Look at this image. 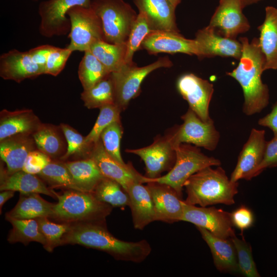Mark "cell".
Masks as SVG:
<instances>
[{
	"mask_svg": "<svg viewBox=\"0 0 277 277\" xmlns=\"http://www.w3.org/2000/svg\"><path fill=\"white\" fill-rule=\"evenodd\" d=\"M78 244L104 251L117 260L139 263L152 249L146 240L127 242L118 239L107 230L105 223L83 222L71 225L62 239V245Z\"/></svg>",
	"mask_w": 277,
	"mask_h": 277,
	"instance_id": "cell-1",
	"label": "cell"
},
{
	"mask_svg": "<svg viewBox=\"0 0 277 277\" xmlns=\"http://www.w3.org/2000/svg\"><path fill=\"white\" fill-rule=\"evenodd\" d=\"M242 53L238 66L226 74L234 78L241 85L244 94L243 111L247 115L260 112L268 104L269 94L267 85L262 82L265 57L259 43L253 38L240 37Z\"/></svg>",
	"mask_w": 277,
	"mask_h": 277,
	"instance_id": "cell-2",
	"label": "cell"
},
{
	"mask_svg": "<svg viewBox=\"0 0 277 277\" xmlns=\"http://www.w3.org/2000/svg\"><path fill=\"white\" fill-rule=\"evenodd\" d=\"M207 167L192 175L185 183L187 204L207 207L217 204L231 205L238 193V182H232L219 166Z\"/></svg>",
	"mask_w": 277,
	"mask_h": 277,
	"instance_id": "cell-3",
	"label": "cell"
},
{
	"mask_svg": "<svg viewBox=\"0 0 277 277\" xmlns=\"http://www.w3.org/2000/svg\"><path fill=\"white\" fill-rule=\"evenodd\" d=\"M51 219L72 225L83 222L105 223L112 206L98 200L92 192L68 189L57 196Z\"/></svg>",
	"mask_w": 277,
	"mask_h": 277,
	"instance_id": "cell-4",
	"label": "cell"
},
{
	"mask_svg": "<svg viewBox=\"0 0 277 277\" xmlns=\"http://www.w3.org/2000/svg\"><path fill=\"white\" fill-rule=\"evenodd\" d=\"M90 7L102 21L104 41L126 43L137 16L130 5L123 0H92Z\"/></svg>",
	"mask_w": 277,
	"mask_h": 277,
	"instance_id": "cell-5",
	"label": "cell"
},
{
	"mask_svg": "<svg viewBox=\"0 0 277 277\" xmlns=\"http://www.w3.org/2000/svg\"><path fill=\"white\" fill-rule=\"evenodd\" d=\"M175 152V162L171 169L153 180L171 186L181 195L185 183L192 175L207 167L221 165L217 159L204 154L197 147L189 144L177 146Z\"/></svg>",
	"mask_w": 277,
	"mask_h": 277,
	"instance_id": "cell-6",
	"label": "cell"
},
{
	"mask_svg": "<svg viewBox=\"0 0 277 277\" xmlns=\"http://www.w3.org/2000/svg\"><path fill=\"white\" fill-rule=\"evenodd\" d=\"M172 63L168 57H160L155 62L143 67L125 64L119 71L112 72L115 91V103L122 111L130 101L136 96L145 78L153 71L160 68H168Z\"/></svg>",
	"mask_w": 277,
	"mask_h": 277,
	"instance_id": "cell-7",
	"label": "cell"
},
{
	"mask_svg": "<svg viewBox=\"0 0 277 277\" xmlns=\"http://www.w3.org/2000/svg\"><path fill=\"white\" fill-rule=\"evenodd\" d=\"M67 15L71 24L68 36L70 42L67 47L72 52H85L96 42L104 41L102 21L91 7L76 6L70 9Z\"/></svg>",
	"mask_w": 277,
	"mask_h": 277,
	"instance_id": "cell-8",
	"label": "cell"
},
{
	"mask_svg": "<svg viewBox=\"0 0 277 277\" xmlns=\"http://www.w3.org/2000/svg\"><path fill=\"white\" fill-rule=\"evenodd\" d=\"M181 118L183 123L169 133L175 147L181 144H192L210 151L216 148L220 134L212 120L202 121L189 108Z\"/></svg>",
	"mask_w": 277,
	"mask_h": 277,
	"instance_id": "cell-9",
	"label": "cell"
},
{
	"mask_svg": "<svg viewBox=\"0 0 277 277\" xmlns=\"http://www.w3.org/2000/svg\"><path fill=\"white\" fill-rule=\"evenodd\" d=\"M92 0H47L41 2L38 12L41 17L39 32L43 36L66 35L70 32L71 24L66 17L67 12L72 7L81 6L91 7Z\"/></svg>",
	"mask_w": 277,
	"mask_h": 277,
	"instance_id": "cell-10",
	"label": "cell"
},
{
	"mask_svg": "<svg viewBox=\"0 0 277 277\" xmlns=\"http://www.w3.org/2000/svg\"><path fill=\"white\" fill-rule=\"evenodd\" d=\"M125 151L141 157L145 165V176L151 180L169 171L175 162V147L169 133L164 136H158L149 146Z\"/></svg>",
	"mask_w": 277,
	"mask_h": 277,
	"instance_id": "cell-11",
	"label": "cell"
},
{
	"mask_svg": "<svg viewBox=\"0 0 277 277\" xmlns=\"http://www.w3.org/2000/svg\"><path fill=\"white\" fill-rule=\"evenodd\" d=\"M182 221L203 227L221 238L231 239L235 235L231 213L214 207H197L185 203Z\"/></svg>",
	"mask_w": 277,
	"mask_h": 277,
	"instance_id": "cell-12",
	"label": "cell"
},
{
	"mask_svg": "<svg viewBox=\"0 0 277 277\" xmlns=\"http://www.w3.org/2000/svg\"><path fill=\"white\" fill-rule=\"evenodd\" d=\"M178 91L188 103L189 108L203 121L212 119L209 108L214 92L213 85L193 73H186L179 77L176 82Z\"/></svg>",
	"mask_w": 277,
	"mask_h": 277,
	"instance_id": "cell-13",
	"label": "cell"
},
{
	"mask_svg": "<svg viewBox=\"0 0 277 277\" xmlns=\"http://www.w3.org/2000/svg\"><path fill=\"white\" fill-rule=\"evenodd\" d=\"M89 157L94 161L104 176L117 182L126 191L133 183L146 184L153 180L140 174L130 163L123 165L111 157L100 139L93 146Z\"/></svg>",
	"mask_w": 277,
	"mask_h": 277,
	"instance_id": "cell-14",
	"label": "cell"
},
{
	"mask_svg": "<svg viewBox=\"0 0 277 277\" xmlns=\"http://www.w3.org/2000/svg\"><path fill=\"white\" fill-rule=\"evenodd\" d=\"M266 142L264 130L255 128L251 130L231 174L230 179L232 182H238L241 179L250 180L256 176L264 157Z\"/></svg>",
	"mask_w": 277,
	"mask_h": 277,
	"instance_id": "cell-15",
	"label": "cell"
},
{
	"mask_svg": "<svg viewBox=\"0 0 277 277\" xmlns=\"http://www.w3.org/2000/svg\"><path fill=\"white\" fill-rule=\"evenodd\" d=\"M241 0H222L211 18L209 26L226 37L235 38L248 31L250 25L242 12Z\"/></svg>",
	"mask_w": 277,
	"mask_h": 277,
	"instance_id": "cell-16",
	"label": "cell"
},
{
	"mask_svg": "<svg viewBox=\"0 0 277 277\" xmlns=\"http://www.w3.org/2000/svg\"><path fill=\"white\" fill-rule=\"evenodd\" d=\"M141 49L146 50L150 54L182 53L195 55L199 58L201 56L196 41L186 38L177 32L152 31L143 41Z\"/></svg>",
	"mask_w": 277,
	"mask_h": 277,
	"instance_id": "cell-17",
	"label": "cell"
},
{
	"mask_svg": "<svg viewBox=\"0 0 277 277\" xmlns=\"http://www.w3.org/2000/svg\"><path fill=\"white\" fill-rule=\"evenodd\" d=\"M154 203L157 221L168 223L182 221L184 201L171 186L153 180L146 183Z\"/></svg>",
	"mask_w": 277,
	"mask_h": 277,
	"instance_id": "cell-18",
	"label": "cell"
},
{
	"mask_svg": "<svg viewBox=\"0 0 277 277\" xmlns=\"http://www.w3.org/2000/svg\"><path fill=\"white\" fill-rule=\"evenodd\" d=\"M199 46L200 58L215 56L230 57L239 60L242 53V45L235 38L220 35L209 26L199 30L194 38Z\"/></svg>",
	"mask_w": 277,
	"mask_h": 277,
	"instance_id": "cell-19",
	"label": "cell"
},
{
	"mask_svg": "<svg viewBox=\"0 0 277 277\" xmlns=\"http://www.w3.org/2000/svg\"><path fill=\"white\" fill-rule=\"evenodd\" d=\"M45 71L44 67L33 62L28 51L13 49L1 55L0 76L4 80L20 83L45 74Z\"/></svg>",
	"mask_w": 277,
	"mask_h": 277,
	"instance_id": "cell-20",
	"label": "cell"
},
{
	"mask_svg": "<svg viewBox=\"0 0 277 277\" xmlns=\"http://www.w3.org/2000/svg\"><path fill=\"white\" fill-rule=\"evenodd\" d=\"M36 149L32 134H16L0 141L1 159L9 174L22 170L28 154Z\"/></svg>",
	"mask_w": 277,
	"mask_h": 277,
	"instance_id": "cell-21",
	"label": "cell"
},
{
	"mask_svg": "<svg viewBox=\"0 0 277 277\" xmlns=\"http://www.w3.org/2000/svg\"><path fill=\"white\" fill-rule=\"evenodd\" d=\"M126 192L135 229L142 230L150 223L157 221L153 200L147 185L134 183L129 186Z\"/></svg>",
	"mask_w": 277,
	"mask_h": 277,
	"instance_id": "cell-22",
	"label": "cell"
},
{
	"mask_svg": "<svg viewBox=\"0 0 277 277\" xmlns=\"http://www.w3.org/2000/svg\"><path fill=\"white\" fill-rule=\"evenodd\" d=\"M196 227L210 249L216 269L222 272H239L236 252L231 239L217 237L203 227Z\"/></svg>",
	"mask_w": 277,
	"mask_h": 277,
	"instance_id": "cell-23",
	"label": "cell"
},
{
	"mask_svg": "<svg viewBox=\"0 0 277 277\" xmlns=\"http://www.w3.org/2000/svg\"><path fill=\"white\" fill-rule=\"evenodd\" d=\"M42 123L32 109H3L0 112V141L16 134L32 135Z\"/></svg>",
	"mask_w": 277,
	"mask_h": 277,
	"instance_id": "cell-24",
	"label": "cell"
},
{
	"mask_svg": "<svg viewBox=\"0 0 277 277\" xmlns=\"http://www.w3.org/2000/svg\"><path fill=\"white\" fill-rule=\"evenodd\" d=\"M0 190H13L22 193H42L53 197L58 194L47 187L44 182L36 174L20 170L9 174L1 164Z\"/></svg>",
	"mask_w": 277,
	"mask_h": 277,
	"instance_id": "cell-25",
	"label": "cell"
},
{
	"mask_svg": "<svg viewBox=\"0 0 277 277\" xmlns=\"http://www.w3.org/2000/svg\"><path fill=\"white\" fill-rule=\"evenodd\" d=\"M139 10L146 14L153 30L179 32L175 7L169 0H134Z\"/></svg>",
	"mask_w": 277,
	"mask_h": 277,
	"instance_id": "cell-26",
	"label": "cell"
},
{
	"mask_svg": "<svg viewBox=\"0 0 277 277\" xmlns=\"http://www.w3.org/2000/svg\"><path fill=\"white\" fill-rule=\"evenodd\" d=\"M258 29L259 45L265 57L264 70L277 69V8H265L264 21Z\"/></svg>",
	"mask_w": 277,
	"mask_h": 277,
	"instance_id": "cell-27",
	"label": "cell"
},
{
	"mask_svg": "<svg viewBox=\"0 0 277 277\" xmlns=\"http://www.w3.org/2000/svg\"><path fill=\"white\" fill-rule=\"evenodd\" d=\"M32 136L37 149L51 159H60L67 150L66 140L60 126L42 123Z\"/></svg>",
	"mask_w": 277,
	"mask_h": 277,
	"instance_id": "cell-28",
	"label": "cell"
},
{
	"mask_svg": "<svg viewBox=\"0 0 277 277\" xmlns=\"http://www.w3.org/2000/svg\"><path fill=\"white\" fill-rule=\"evenodd\" d=\"M54 204L43 199L39 193H20V197L15 206L6 213L5 216L17 219L51 218Z\"/></svg>",
	"mask_w": 277,
	"mask_h": 277,
	"instance_id": "cell-29",
	"label": "cell"
},
{
	"mask_svg": "<svg viewBox=\"0 0 277 277\" xmlns=\"http://www.w3.org/2000/svg\"><path fill=\"white\" fill-rule=\"evenodd\" d=\"M77 190L92 192L105 177L94 161L90 157L80 160L65 161Z\"/></svg>",
	"mask_w": 277,
	"mask_h": 277,
	"instance_id": "cell-30",
	"label": "cell"
},
{
	"mask_svg": "<svg viewBox=\"0 0 277 277\" xmlns=\"http://www.w3.org/2000/svg\"><path fill=\"white\" fill-rule=\"evenodd\" d=\"M89 50L110 73L119 71L126 64V43L111 44L100 40Z\"/></svg>",
	"mask_w": 277,
	"mask_h": 277,
	"instance_id": "cell-31",
	"label": "cell"
},
{
	"mask_svg": "<svg viewBox=\"0 0 277 277\" xmlns=\"http://www.w3.org/2000/svg\"><path fill=\"white\" fill-rule=\"evenodd\" d=\"M5 217L12 226L7 239L9 243L19 242L27 245L31 242H36L43 246L45 245V239L35 219H17L6 216Z\"/></svg>",
	"mask_w": 277,
	"mask_h": 277,
	"instance_id": "cell-32",
	"label": "cell"
},
{
	"mask_svg": "<svg viewBox=\"0 0 277 277\" xmlns=\"http://www.w3.org/2000/svg\"><path fill=\"white\" fill-rule=\"evenodd\" d=\"M111 73L90 88L84 90L81 94V98L88 109H100L104 105L115 103V91Z\"/></svg>",
	"mask_w": 277,
	"mask_h": 277,
	"instance_id": "cell-33",
	"label": "cell"
},
{
	"mask_svg": "<svg viewBox=\"0 0 277 277\" xmlns=\"http://www.w3.org/2000/svg\"><path fill=\"white\" fill-rule=\"evenodd\" d=\"M111 73L89 50L84 52L80 63L78 75L84 90H86Z\"/></svg>",
	"mask_w": 277,
	"mask_h": 277,
	"instance_id": "cell-34",
	"label": "cell"
},
{
	"mask_svg": "<svg viewBox=\"0 0 277 277\" xmlns=\"http://www.w3.org/2000/svg\"><path fill=\"white\" fill-rule=\"evenodd\" d=\"M92 193L98 200L112 207L129 205L128 193L117 182L106 177L99 182Z\"/></svg>",
	"mask_w": 277,
	"mask_h": 277,
	"instance_id": "cell-35",
	"label": "cell"
},
{
	"mask_svg": "<svg viewBox=\"0 0 277 277\" xmlns=\"http://www.w3.org/2000/svg\"><path fill=\"white\" fill-rule=\"evenodd\" d=\"M154 31L144 12L139 10L128 38L126 41V64L133 65L132 58L134 53L141 49V44L146 36Z\"/></svg>",
	"mask_w": 277,
	"mask_h": 277,
	"instance_id": "cell-36",
	"label": "cell"
},
{
	"mask_svg": "<svg viewBox=\"0 0 277 277\" xmlns=\"http://www.w3.org/2000/svg\"><path fill=\"white\" fill-rule=\"evenodd\" d=\"M37 175L53 188L77 190L72 176L63 161L52 160Z\"/></svg>",
	"mask_w": 277,
	"mask_h": 277,
	"instance_id": "cell-37",
	"label": "cell"
},
{
	"mask_svg": "<svg viewBox=\"0 0 277 277\" xmlns=\"http://www.w3.org/2000/svg\"><path fill=\"white\" fill-rule=\"evenodd\" d=\"M67 142V150L60 159L65 162L72 156H79L84 159L89 157L92 147L88 146L83 136L76 130L65 123L60 125Z\"/></svg>",
	"mask_w": 277,
	"mask_h": 277,
	"instance_id": "cell-38",
	"label": "cell"
},
{
	"mask_svg": "<svg viewBox=\"0 0 277 277\" xmlns=\"http://www.w3.org/2000/svg\"><path fill=\"white\" fill-rule=\"evenodd\" d=\"M123 133L121 120L116 121L106 128L100 134V139L107 153L117 162L125 165L121 153L120 144Z\"/></svg>",
	"mask_w": 277,
	"mask_h": 277,
	"instance_id": "cell-39",
	"label": "cell"
},
{
	"mask_svg": "<svg viewBox=\"0 0 277 277\" xmlns=\"http://www.w3.org/2000/svg\"><path fill=\"white\" fill-rule=\"evenodd\" d=\"M121 109L115 104L104 105L100 108L97 120L90 132L85 136V142L90 147L100 140L103 130L112 123L120 120Z\"/></svg>",
	"mask_w": 277,
	"mask_h": 277,
	"instance_id": "cell-40",
	"label": "cell"
},
{
	"mask_svg": "<svg viewBox=\"0 0 277 277\" xmlns=\"http://www.w3.org/2000/svg\"><path fill=\"white\" fill-rule=\"evenodd\" d=\"M35 219L46 240V244L43 246L44 248L51 252L55 247L62 245L63 237L69 231L71 225L55 223L51 222L47 217H38Z\"/></svg>",
	"mask_w": 277,
	"mask_h": 277,
	"instance_id": "cell-41",
	"label": "cell"
},
{
	"mask_svg": "<svg viewBox=\"0 0 277 277\" xmlns=\"http://www.w3.org/2000/svg\"><path fill=\"white\" fill-rule=\"evenodd\" d=\"M235 248L239 271L247 277L260 276L252 254L251 246L243 239L235 235L231 238Z\"/></svg>",
	"mask_w": 277,
	"mask_h": 277,
	"instance_id": "cell-42",
	"label": "cell"
},
{
	"mask_svg": "<svg viewBox=\"0 0 277 277\" xmlns=\"http://www.w3.org/2000/svg\"><path fill=\"white\" fill-rule=\"evenodd\" d=\"M72 52L67 47L65 48L54 47L49 54L46 62L45 74L57 76L64 68L68 59Z\"/></svg>",
	"mask_w": 277,
	"mask_h": 277,
	"instance_id": "cell-43",
	"label": "cell"
},
{
	"mask_svg": "<svg viewBox=\"0 0 277 277\" xmlns=\"http://www.w3.org/2000/svg\"><path fill=\"white\" fill-rule=\"evenodd\" d=\"M52 161L47 155L38 149L34 150L28 154L22 170L33 174H38Z\"/></svg>",
	"mask_w": 277,
	"mask_h": 277,
	"instance_id": "cell-44",
	"label": "cell"
},
{
	"mask_svg": "<svg viewBox=\"0 0 277 277\" xmlns=\"http://www.w3.org/2000/svg\"><path fill=\"white\" fill-rule=\"evenodd\" d=\"M231 219L233 226L241 231L251 227L254 223L252 212L245 206H241L231 213Z\"/></svg>",
	"mask_w": 277,
	"mask_h": 277,
	"instance_id": "cell-45",
	"label": "cell"
},
{
	"mask_svg": "<svg viewBox=\"0 0 277 277\" xmlns=\"http://www.w3.org/2000/svg\"><path fill=\"white\" fill-rule=\"evenodd\" d=\"M277 167V135L266 142L263 161L259 167L256 176L268 168Z\"/></svg>",
	"mask_w": 277,
	"mask_h": 277,
	"instance_id": "cell-46",
	"label": "cell"
},
{
	"mask_svg": "<svg viewBox=\"0 0 277 277\" xmlns=\"http://www.w3.org/2000/svg\"><path fill=\"white\" fill-rule=\"evenodd\" d=\"M54 48V46L51 45H44L33 48L28 51L33 62L45 68L48 56Z\"/></svg>",
	"mask_w": 277,
	"mask_h": 277,
	"instance_id": "cell-47",
	"label": "cell"
},
{
	"mask_svg": "<svg viewBox=\"0 0 277 277\" xmlns=\"http://www.w3.org/2000/svg\"><path fill=\"white\" fill-rule=\"evenodd\" d=\"M258 124L269 128L272 131L274 135H277V102L269 113L259 120Z\"/></svg>",
	"mask_w": 277,
	"mask_h": 277,
	"instance_id": "cell-48",
	"label": "cell"
},
{
	"mask_svg": "<svg viewBox=\"0 0 277 277\" xmlns=\"http://www.w3.org/2000/svg\"><path fill=\"white\" fill-rule=\"evenodd\" d=\"M15 191L13 190H3L0 193V210L1 213L2 208L4 204L10 199L12 198L14 195Z\"/></svg>",
	"mask_w": 277,
	"mask_h": 277,
	"instance_id": "cell-49",
	"label": "cell"
},
{
	"mask_svg": "<svg viewBox=\"0 0 277 277\" xmlns=\"http://www.w3.org/2000/svg\"><path fill=\"white\" fill-rule=\"evenodd\" d=\"M261 0H241L243 8L249 5L257 3Z\"/></svg>",
	"mask_w": 277,
	"mask_h": 277,
	"instance_id": "cell-50",
	"label": "cell"
},
{
	"mask_svg": "<svg viewBox=\"0 0 277 277\" xmlns=\"http://www.w3.org/2000/svg\"><path fill=\"white\" fill-rule=\"evenodd\" d=\"M170 3L175 7L176 6L181 3V0H169Z\"/></svg>",
	"mask_w": 277,
	"mask_h": 277,
	"instance_id": "cell-51",
	"label": "cell"
},
{
	"mask_svg": "<svg viewBox=\"0 0 277 277\" xmlns=\"http://www.w3.org/2000/svg\"><path fill=\"white\" fill-rule=\"evenodd\" d=\"M34 1H37V0H34Z\"/></svg>",
	"mask_w": 277,
	"mask_h": 277,
	"instance_id": "cell-52",
	"label": "cell"
},
{
	"mask_svg": "<svg viewBox=\"0 0 277 277\" xmlns=\"http://www.w3.org/2000/svg\"><path fill=\"white\" fill-rule=\"evenodd\" d=\"M220 1H222V0H220Z\"/></svg>",
	"mask_w": 277,
	"mask_h": 277,
	"instance_id": "cell-53",
	"label": "cell"
}]
</instances>
